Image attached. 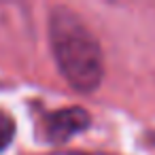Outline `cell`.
Wrapping results in <instances>:
<instances>
[{"label": "cell", "instance_id": "obj_2", "mask_svg": "<svg viewBox=\"0 0 155 155\" xmlns=\"http://www.w3.org/2000/svg\"><path fill=\"white\" fill-rule=\"evenodd\" d=\"M89 125V113L81 106H70V108H60L47 115L45 119V136L49 142H66L74 134L83 132Z\"/></svg>", "mask_w": 155, "mask_h": 155}, {"label": "cell", "instance_id": "obj_3", "mask_svg": "<svg viewBox=\"0 0 155 155\" xmlns=\"http://www.w3.org/2000/svg\"><path fill=\"white\" fill-rule=\"evenodd\" d=\"M15 138V121L9 113L0 110V153L7 151Z\"/></svg>", "mask_w": 155, "mask_h": 155}, {"label": "cell", "instance_id": "obj_4", "mask_svg": "<svg viewBox=\"0 0 155 155\" xmlns=\"http://www.w3.org/2000/svg\"><path fill=\"white\" fill-rule=\"evenodd\" d=\"M51 155H108V153H83V151H60V153H51Z\"/></svg>", "mask_w": 155, "mask_h": 155}, {"label": "cell", "instance_id": "obj_1", "mask_svg": "<svg viewBox=\"0 0 155 155\" xmlns=\"http://www.w3.org/2000/svg\"><path fill=\"white\" fill-rule=\"evenodd\" d=\"M49 41L55 64L68 85L91 94L104 77L102 49L85 21L68 7H55L49 15Z\"/></svg>", "mask_w": 155, "mask_h": 155}]
</instances>
